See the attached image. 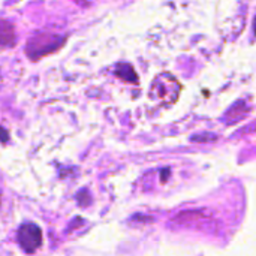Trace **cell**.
Instances as JSON below:
<instances>
[{
  "mask_svg": "<svg viewBox=\"0 0 256 256\" xmlns=\"http://www.w3.org/2000/svg\"><path fill=\"white\" fill-rule=\"evenodd\" d=\"M116 75L120 76L122 80L128 81V82H136L138 81V76L129 63H118L116 68Z\"/></svg>",
  "mask_w": 256,
  "mask_h": 256,
  "instance_id": "obj_6",
  "label": "cell"
},
{
  "mask_svg": "<svg viewBox=\"0 0 256 256\" xmlns=\"http://www.w3.org/2000/svg\"><path fill=\"white\" fill-rule=\"evenodd\" d=\"M0 140H2V141H6V140H8V134H6V130H3V129H0Z\"/></svg>",
  "mask_w": 256,
  "mask_h": 256,
  "instance_id": "obj_8",
  "label": "cell"
},
{
  "mask_svg": "<svg viewBox=\"0 0 256 256\" xmlns=\"http://www.w3.org/2000/svg\"><path fill=\"white\" fill-rule=\"evenodd\" d=\"M64 42H66V36H60L56 33H39L34 34L32 39H28L26 45V54L30 58L38 60L40 57H45L57 51Z\"/></svg>",
  "mask_w": 256,
  "mask_h": 256,
  "instance_id": "obj_2",
  "label": "cell"
},
{
  "mask_svg": "<svg viewBox=\"0 0 256 256\" xmlns=\"http://www.w3.org/2000/svg\"><path fill=\"white\" fill-rule=\"evenodd\" d=\"M180 93H182V84L174 75L168 72L159 74L153 80L150 90H148V96L164 106L176 104Z\"/></svg>",
  "mask_w": 256,
  "mask_h": 256,
  "instance_id": "obj_1",
  "label": "cell"
},
{
  "mask_svg": "<svg viewBox=\"0 0 256 256\" xmlns=\"http://www.w3.org/2000/svg\"><path fill=\"white\" fill-rule=\"evenodd\" d=\"M18 243L27 254H33L42 243L40 228L34 224H24L18 230Z\"/></svg>",
  "mask_w": 256,
  "mask_h": 256,
  "instance_id": "obj_3",
  "label": "cell"
},
{
  "mask_svg": "<svg viewBox=\"0 0 256 256\" xmlns=\"http://www.w3.org/2000/svg\"><path fill=\"white\" fill-rule=\"evenodd\" d=\"M207 216H202L200 212H186V213H180L177 218H176V224H182V225H184V224H189L190 220H194V222H198V220H201V219H206Z\"/></svg>",
  "mask_w": 256,
  "mask_h": 256,
  "instance_id": "obj_7",
  "label": "cell"
},
{
  "mask_svg": "<svg viewBox=\"0 0 256 256\" xmlns=\"http://www.w3.org/2000/svg\"><path fill=\"white\" fill-rule=\"evenodd\" d=\"M15 44V28L6 21L0 20V46H10Z\"/></svg>",
  "mask_w": 256,
  "mask_h": 256,
  "instance_id": "obj_4",
  "label": "cell"
},
{
  "mask_svg": "<svg viewBox=\"0 0 256 256\" xmlns=\"http://www.w3.org/2000/svg\"><path fill=\"white\" fill-rule=\"evenodd\" d=\"M250 110L246 106V102L244 100H240L237 102L236 105L231 106V110L225 114V120L226 123H234V122H238L240 118H243Z\"/></svg>",
  "mask_w": 256,
  "mask_h": 256,
  "instance_id": "obj_5",
  "label": "cell"
}]
</instances>
